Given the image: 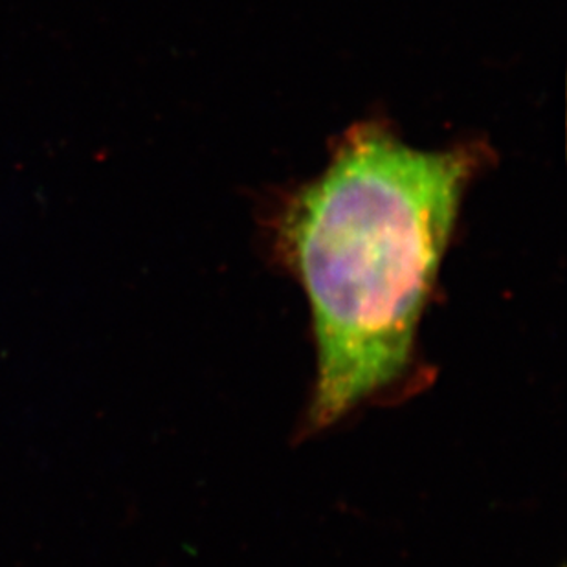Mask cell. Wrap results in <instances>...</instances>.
Segmentation results:
<instances>
[{"mask_svg": "<svg viewBox=\"0 0 567 567\" xmlns=\"http://www.w3.org/2000/svg\"><path fill=\"white\" fill-rule=\"evenodd\" d=\"M482 155L349 131L285 212L281 239L315 320L311 423L323 429L406 370L413 338Z\"/></svg>", "mask_w": 567, "mask_h": 567, "instance_id": "1", "label": "cell"}]
</instances>
